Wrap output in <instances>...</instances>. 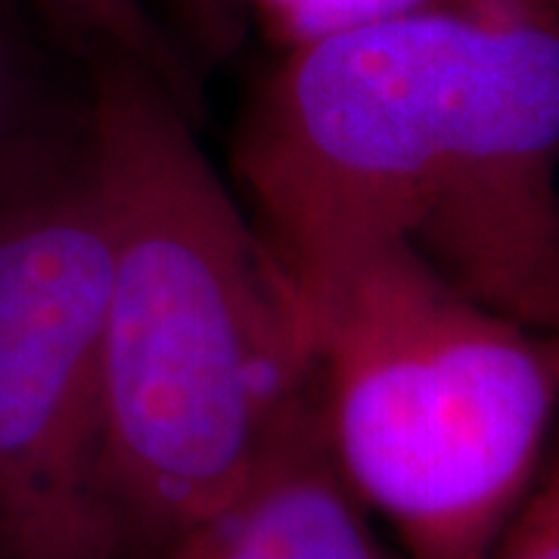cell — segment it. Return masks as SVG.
Returning <instances> with one entry per match:
<instances>
[{
  "instance_id": "30bf717a",
  "label": "cell",
  "mask_w": 559,
  "mask_h": 559,
  "mask_svg": "<svg viewBox=\"0 0 559 559\" xmlns=\"http://www.w3.org/2000/svg\"><path fill=\"white\" fill-rule=\"evenodd\" d=\"M491 559H559V476L550 473L525 500Z\"/></svg>"
},
{
  "instance_id": "8992f818",
  "label": "cell",
  "mask_w": 559,
  "mask_h": 559,
  "mask_svg": "<svg viewBox=\"0 0 559 559\" xmlns=\"http://www.w3.org/2000/svg\"><path fill=\"white\" fill-rule=\"evenodd\" d=\"M84 69L25 0H0V212L57 178L87 143Z\"/></svg>"
},
{
  "instance_id": "52a82bcc",
  "label": "cell",
  "mask_w": 559,
  "mask_h": 559,
  "mask_svg": "<svg viewBox=\"0 0 559 559\" xmlns=\"http://www.w3.org/2000/svg\"><path fill=\"white\" fill-rule=\"evenodd\" d=\"M44 28L81 62L100 53L128 57L178 97L190 112L200 109V81L171 32L146 0H25Z\"/></svg>"
},
{
  "instance_id": "3957f363",
  "label": "cell",
  "mask_w": 559,
  "mask_h": 559,
  "mask_svg": "<svg viewBox=\"0 0 559 559\" xmlns=\"http://www.w3.org/2000/svg\"><path fill=\"white\" fill-rule=\"evenodd\" d=\"M311 345L333 466L404 559L495 557L559 414V333L380 246L336 280Z\"/></svg>"
},
{
  "instance_id": "8fae6325",
  "label": "cell",
  "mask_w": 559,
  "mask_h": 559,
  "mask_svg": "<svg viewBox=\"0 0 559 559\" xmlns=\"http://www.w3.org/2000/svg\"><path fill=\"white\" fill-rule=\"evenodd\" d=\"M554 473H557V476H559V463H557V466H554Z\"/></svg>"
},
{
  "instance_id": "6da1fadb",
  "label": "cell",
  "mask_w": 559,
  "mask_h": 559,
  "mask_svg": "<svg viewBox=\"0 0 559 559\" xmlns=\"http://www.w3.org/2000/svg\"><path fill=\"white\" fill-rule=\"evenodd\" d=\"M234 168L308 336L336 280L380 246L559 333V3L283 50L242 112Z\"/></svg>"
},
{
  "instance_id": "9c48e42d",
  "label": "cell",
  "mask_w": 559,
  "mask_h": 559,
  "mask_svg": "<svg viewBox=\"0 0 559 559\" xmlns=\"http://www.w3.org/2000/svg\"><path fill=\"white\" fill-rule=\"evenodd\" d=\"M168 7L178 28L175 40L190 62L227 60L249 28L246 0H168Z\"/></svg>"
},
{
  "instance_id": "277c9868",
  "label": "cell",
  "mask_w": 559,
  "mask_h": 559,
  "mask_svg": "<svg viewBox=\"0 0 559 559\" xmlns=\"http://www.w3.org/2000/svg\"><path fill=\"white\" fill-rule=\"evenodd\" d=\"M106 218L91 146L0 212V559H124L103 457Z\"/></svg>"
},
{
  "instance_id": "ba28073f",
  "label": "cell",
  "mask_w": 559,
  "mask_h": 559,
  "mask_svg": "<svg viewBox=\"0 0 559 559\" xmlns=\"http://www.w3.org/2000/svg\"><path fill=\"white\" fill-rule=\"evenodd\" d=\"M544 3H559V0H246V13L249 22H259L261 32L280 50H296L333 35L429 16V13L544 7Z\"/></svg>"
},
{
  "instance_id": "5b68a950",
  "label": "cell",
  "mask_w": 559,
  "mask_h": 559,
  "mask_svg": "<svg viewBox=\"0 0 559 559\" xmlns=\"http://www.w3.org/2000/svg\"><path fill=\"white\" fill-rule=\"evenodd\" d=\"M168 559H382L367 510L326 451L314 401L293 419L255 479Z\"/></svg>"
},
{
  "instance_id": "7a4b0ae2",
  "label": "cell",
  "mask_w": 559,
  "mask_h": 559,
  "mask_svg": "<svg viewBox=\"0 0 559 559\" xmlns=\"http://www.w3.org/2000/svg\"><path fill=\"white\" fill-rule=\"evenodd\" d=\"M84 69L109 249L106 485L128 554H168L314 401V348L255 221L202 153L197 116L128 57Z\"/></svg>"
}]
</instances>
